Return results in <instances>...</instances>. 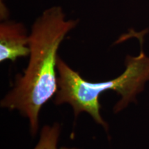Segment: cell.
<instances>
[{"instance_id": "1", "label": "cell", "mask_w": 149, "mask_h": 149, "mask_svg": "<svg viewBox=\"0 0 149 149\" xmlns=\"http://www.w3.org/2000/svg\"><path fill=\"white\" fill-rule=\"evenodd\" d=\"M78 20L66 19L60 6L51 7L33 24L29 35V61L13 87L1 101V107L19 112L29 120L31 135L39 130L42 107L57 91V52L61 42Z\"/></svg>"}, {"instance_id": "2", "label": "cell", "mask_w": 149, "mask_h": 149, "mask_svg": "<svg viewBox=\"0 0 149 149\" xmlns=\"http://www.w3.org/2000/svg\"><path fill=\"white\" fill-rule=\"evenodd\" d=\"M140 51L137 56H126L125 70L120 76L101 82H90L81 77L58 57L57 63V91L54 102L56 105L68 104L77 118L80 113H86L97 124L109 130V125L100 114V95L106 91H115L121 97L113 108L119 113L131 102L137 101V95L144 89L149 81V56L143 49L144 34L138 33Z\"/></svg>"}, {"instance_id": "3", "label": "cell", "mask_w": 149, "mask_h": 149, "mask_svg": "<svg viewBox=\"0 0 149 149\" xmlns=\"http://www.w3.org/2000/svg\"><path fill=\"white\" fill-rule=\"evenodd\" d=\"M29 35L24 24L12 21L0 24V61H15L29 56Z\"/></svg>"}, {"instance_id": "4", "label": "cell", "mask_w": 149, "mask_h": 149, "mask_svg": "<svg viewBox=\"0 0 149 149\" xmlns=\"http://www.w3.org/2000/svg\"><path fill=\"white\" fill-rule=\"evenodd\" d=\"M61 133V126L58 123L53 125H45L41 130L40 139L33 149H58L57 144Z\"/></svg>"}, {"instance_id": "5", "label": "cell", "mask_w": 149, "mask_h": 149, "mask_svg": "<svg viewBox=\"0 0 149 149\" xmlns=\"http://www.w3.org/2000/svg\"><path fill=\"white\" fill-rule=\"evenodd\" d=\"M60 149H78L77 148H68V147H61Z\"/></svg>"}]
</instances>
